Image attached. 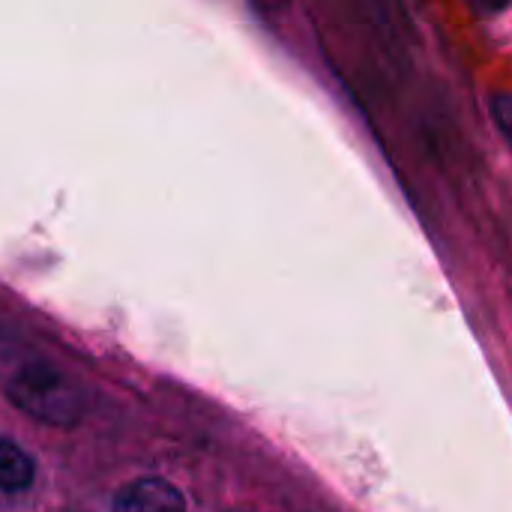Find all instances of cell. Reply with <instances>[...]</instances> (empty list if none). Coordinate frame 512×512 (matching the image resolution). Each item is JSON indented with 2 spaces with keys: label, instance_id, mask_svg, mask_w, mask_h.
I'll return each mask as SVG.
<instances>
[{
  "label": "cell",
  "instance_id": "1",
  "mask_svg": "<svg viewBox=\"0 0 512 512\" xmlns=\"http://www.w3.org/2000/svg\"><path fill=\"white\" fill-rule=\"evenodd\" d=\"M9 399L27 411L30 417L51 423V426H72L81 417V396L78 390L48 363H27L21 366L9 384Z\"/></svg>",
  "mask_w": 512,
  "mask_h": 512
},
{
  "label": "cell",
  "instance_id": "2",
  "mask_svg": "<svg viewBox=\"0 0 512 512\" xmlns=\"http://www.w3.org/2000/svg\"><path fill=\"white\" fill-rule=\"evenodd\" d=\"M111 512H186V504L171 483L147 477L120 489Z\"/></svg>",
  "mask_w": 512,
  "mask_h": 512
},
{
  "label": "cell",
  "instance_id": "3",
  "mask_svg": "<svg viewBox=\"0 0 512 512\" xmlns=\"http://www.w3.org/2000/svg\"><path fill=\"white\" fill-rule=\"evenodd\" d=\"M33 483V459L12 441L0 438V492H24Z\"/></svg>",
  "mask_w": 512,
  "mask_h": 512
}]
</instances>
